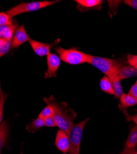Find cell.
Here are the masks:
<instances>
[{
    "label": "cell",
    "mask_w": 137,
    "mask_h": 154,
    "mask_svg": "<svg viewBox=\"0 0 137 154\" xmlns=\"http://www.w3.org/2000/svg\"><path fill=\"white\" fill-rule=\"evenodd\" d=\"M44 100L47 105H50L53 108V117L56 126L59 127V130L68 134L73 125V120L76 118L77 113L76 112L69 108L66 102L58 101L52 96L48 98H44Z\"/></svg>",
    "instance_id": "1"
},
{
    "label": "cell",
    "mask_w": 137,
    "mask_h": 154,
    "mask_svg": "<svg viewBox=\"0 0 137 154\" xmlns=\"http://www.w3.org/2000/svg\"><path fill=\"white\" fill-rule=\"evenodd\" d=\"M89 63L100 70L105 76L110 77L120 68L126 66L127 62L123 59H110L90 55Z\"/></svg>",
    "instance_id": "2"
},
{
    "label": "cell",
    "mask_w": 137,
    "mask_h": 154,
    "mask_svg": "<svg viewBox=\"0 0 137 154\" xmlns=\"http://www.w3.org/2000/svg\"><path fill=\"white\" fill-rule=\"evenodd\" d=\"M56 51L61 60L70 65H79L89 62L90 55L84 53L75 48L65 49L58 47L56 48Z\"/></svg>",
    "instance_id": "3"
},
{
    "label": "cell",
    "mask_w": 137,
    "mask_h": 154,
    "mask_svg": "<svg viewBox=\"0 0 137 154\" xmlns=\"http://www.w3.org/2000/svg\"><path fill=\"white\" fill-rule=\"evenodd\" d=\"M59 1H43V2H35L30 3H21L12 8L7 10L5 12L11 17H14L17 15L26 13L29 12L38 11L42 8L53 5Z\"/></svg>",
    "instance_id": "4"
},
{
    "label": "cell",
    "mask_w": 137,
    "mask_h": 154,
    "mask_svg": "<svg viewBox=\"0 0 137 154\" xmlns=\"http://www.w3.org/2000/svg\"><path fill=\"white\" fill-rule=\"evenodd\" d=\"M89 119H86L80 123L73 124L69 133V154H80V148L84 127Z\"/></svg>",
    "instance_id": "5"
},
{
    "label": "cell",
    "mask_w": 137,
    "mask_h": 154,
    "mask_svg": "<svg viewBox=\"0 0 137 154\" xmlns=\"http://www.w3.org/2000/svg\"><path fill=\"white\" fill-rule=\"evenodd\" d=\"M61 59L59 56L54 53H49L47 56L48 69L45 73V78L49 79L51 77H56L57 71L60 66Z\"/></svg>",
    "instance_id": "6"
},
{
    "label": "cell",
    "mask_w": 137,
    "mask_h": 154,
    "mask_svg": "<svg viewBox=\"0 0 137 154\" xmlns=\"http://www.w3.org/2000/svg\"><path fill=\"white\" fill-rule=\"evenodd\" d=\"M31 38L27 34L23 25L19 26L15 32L11 40V48L16 49L27 42H30Z\"/></svg>",
    "instance_id": "7"
},
{
    "label": "cell",
    "mask_w": 137,
    "mask_h": 154,
    "mask_svg": "<svg viewBox=\"0 0 137 154\" xmlns=\"http://www.w3.org/2000/svg\"><path fill=\"white\" fill-rule=\"evenodd\" d=\"M55 144L58 150L64 153H67L69 150L70 146L67 134L61 130H58L56 134Z\"/></svg>",
    "instance_id": "8"
},
{
    "label": "cell",
    "mask_w": 137,
    "mask_h": 154,
    "mask_svg": "<svg viewBox=\"0 0 137 154\" xmlns=\"http://www.w3.org/2000/svg\"><path fill=\"white\" fill-rule=\"evenodd\" d=\"M29 43L34 52L40 57L48 56V54L50 53L51 48L53 46L51 44H47L33 40H31Z\"/></svg>",
    "instance_id": "9"
},
{
    "label": "cell",
    "mask_w": 137,
    "mask_h": 154,
    "mask_svg": "<svg viewBox=\"0 0 137 154\" xmlns=\"http://www.w3.org/2000/svg\"><path fill=\"white\" fill-rule=\"evenodd\" d=\"M74 2L77 4V9L82 12L100 8L104 3L102 0H76Z\"/></svg>",
    "instance_id": "10"
},
{
    "label": "cell",
    "mask_w": 137,
    "mask_h": 154,
    "mask_svg": "<svg viewBox=\"0 0 137 154\" xmlns=\"http://www.w3.org/2000/svg\"><path fill=\"white\" fill-rule=\"evenodd\" d=\"M17 29V25L14 23L0 27V38L5 40L11 41Z\"/></svg>",
    "instance_id": "11"
},
{
    "label": "cell",
    "mask_w": 137,
    "mask_h": 154,
    "mask_svg": "<svg viewBox=\"0 0 137 154\" xmlns=\"http://www.w3.org/2000/svg\"><path fill=\"white\" fill-rule=\"evenodd\" d=\"M116 74L120 80H125L137 75V70L132 66H123L120 68Z\"/></svg>",
    "instance_id": "12"
},
{
    "label": "cell",
    "mask_w": 137,
    "mask_h": 154,
    "mask_svg": "<svg viewBox=\"0 0 137 154\" xmlns=\"http://www.w3.org/2000/svg\"><path fill=\"white\" fill-rule=\"evenodd\" d=\"M111 79L112 83H113L114 91V95L116 99L120 98L121 96L123 94V89L122 87V85L120 83V80L117 76L116 72L112 75L111 76L109 77Z\"/></svg>",
    "instance_id": "13"
},
{
    "label": "cell",
    "mask_w": 137,
    "mask_h": 154,
    "mask_svg": "<svg viewBox=\"0 0 137 154\" xmlns=\"http://www.w3.org/2000/svg\"><path fill=\"white\" fill-rule=\"evenodd\" d=\"M137 145V126L134 125L131 128L126 143V148L133 149L136 148Z\"/></svg>",
    "instance_id": "14"
},
{
    "label": "cell",
    "mask_w": 137,
    "mask_h": 154,
    "mask_svg": "<svg viewBox=\"0 0 137 154\" xmlns=\"http://www.w3.org/2000/svg\"><path fill=\"white\" fill-rule=\"evenodd\" d=\"M120 104L123 109H125L137 104V99L129 94L123 93L120 97Z\"/></svg>",
    "instance_id": "15"
},
{
    "label": "cell",
    "mask_w": 137,
    "mask_h": 154,
    "mask_svg": "<svg viewBox=\"0 0 137 154\" xmlns=\"http://www.w3.org/2000/svg\"><path fill=\"white\" fill-rule=\"evenodd\" d=\"M9 132L8 125L7 122H3L0 125V153L5 146L6 142L8 139Z\"/></svg>",
    "instance_id": "16"
},
{
    "label": "cell",
    "mask_w": 137,
    "mask_h": 154,
    "mask_svg": "<svg viewBox=\"0 0 137 154\" xmlns=\"http://www.w3.org/2000/svg\"><path fill=\"white\" fill-rule=\"evenodd\" d=\"M100 88L103 91L111 95H114L113 83L108 76H104L101 79Z\"/></svg>",
    "instance_id": "17"
},
{
    "label": "cell",
    "mask_w": 137,
    "mask_h": 154,
    "mask_svg": "<svg viewBox=\"0 0 137 154\" xmlns=\"http://www.w3.org/2000/svg\"><path fill=\"white\" fill-rule=\"evenodd\" d=\"M45 126L44 119L38 117L37 119L33 120L30 123L28 124L26 126V129L27 131L33 133L40 130V128Z\"/></svg>",
    "instance_id": "18"
},
{
    "label": "cell",
    "mask_w": 137,
    "mask_h": 154,
    "mask_svg": "<svg viewBox=\"0 0 137 154\" xmlns=\"http://www.w3.org/2000/svg\"><path fill=\"white\" fill-rule=\"evenodd\" d=\"M54 113V110L51 106L47 105L40 113L39 117H40L43 119H45L46 118L52 117Z\"/></svg>",
    "instance_id": "19"
},
{
    "label": "cell",
    "mask_w": 137,
    "mask_h": 154,
    "mask_svg": "<svg viewBox=\"0 0 137 154\" xmlns=\"http://www.w3.org/2000/svg\"><path fill=\"white\" fill-rule=\"evenodd\" d=\"M7 97V94L3 93V92H2V93L0 94V125L2 123V121L3 119L4 107Z\"/></svg>",
    "instance_id": "20"
},
{
    "label": "cell",
    "mask_w": 137,
    "mask_h": 154,
    "mask_svg": "<svg viewBox=\"0 0 137 154\" xmlns=\"http://www.w3.org/2000/svg\"><path fill=\"white\" fill-rule=\"evenodd\" d=\"M11 48V41L6 40L5 42L0 45V58L9 52Z\"/></svg>",
    "instance_id": "21"
},
{
    "label": "cell",
    "mask_w": 137,
    "mask_h": 154,
    "mask_svg": "<svg viewBox=\"0 0 137 154\" xmlns=\"http://www.w3.org/2000/svg\"><path fill=\"white\" fill-rule=\"evenodd\" d=\"M13 22L12 21L11 18L5 12H0V27L3 26L5 25L11 24Z\"/></svg>",
    "instance_id": "22"
},
{
    "label": "cell",
    "mask_w": 137,
    "mask_h": 154,
    "mask_svg": "<svg viewBox=\"0 0 137 154\" xmlns=\"http://www.w3.org/2000/svg\"><path fill=\"white\" fill-rule=\"evenodd\" d=\"M127 63L137 70V55L128 54L127 56Z\"/></svg>",
    "instance_id": "23"
},
{
    "label": "cell",
    "mask_w": 137,
    "mask_h": 154,
    "mask_svg": "<svg viewBox=\"0 0 137 154\" xmlns=\"http://www.w3.org/2000/svg\"><path fill=\"white\" fill-rule=\"evenodd\" d=\"M45 126L47 127H55L56 126V124L53 117H49L44 119Z\"/></svg>",
    "instance_id": "24"
},
{
    "label": "cell",
    "mask_w": 137,
    "mask_h": 154,
    "mask_svg": "<svg viewBox=\"0 0 137 154\" xmlns=\"http://www.w3.org/2000/svg\"><path fill=\"white\" fill-rule=\"evenodd\" d=\"M129 94L137 99V83H135L131 87L130 91L129 92Z\"/></svg>",
    "instance_id": "25"
},
{
    "label": "cell",
    "mask_w": 137,
    "mask_h": 154,
    "mask_svg": "<svg viewBox=\"0 0 137 154\" xmlns=\"http://www.w3.org/2000/svg\"><path fill=\"white\" fill-rule=\"evenodd\" d=\"M123 2L137 11V0H125Z\"/></svg>",
    "instance_id": "26"
},
{
    "label": "cell",
    "mask_w": 137,
    "mask_h": 154,
    "mask_svg": "<svg viewBox=\"0 0 137 154\" xmlns=\"http://www.w3.org/2000/svg\"><path fill=\"white\" fill-rule=\"evenodd\" d=\"M126 119L127 122H133L137 126V114L135 115H126Z\"/></svg>",
    "instance_id": "27"
},
{
    "label": "cell",
    "mask_w": 137,
    "mask_h": 154,
    "mask_svg": "<svg viewBox=\"0 0 137 154\" xmlns=\"http://www.w3.org/2000/svg\"><path fill=\"white\" fill-rule=\"evenodd\" d=\"M135 151H136V148L127 149L125 147L123 150L120 154H133Z\"/></svg>",
    "instance_id": "28"
},
{
    "label": "cell",
    "mask_w": 137,
    "mask_h": 154,
    "mask_svg": "<svg viewBox=\"0 0 137 154\" xmlns=\"http://www.w3.org/2000/svg\"><path fill=\"white\" fill-rule=\"evenodd\" d=\"M6 40L2 39V38H0V45H2V44H3L5 42Z\"/></svg>",
    "instance_id": "29"
},
{
    "label": "cell",
    "mask_w": 137,
    "mask_h": 154,
    "mask_svg": "<svg viewBox=\"0 0 137 154\" xmlns=\"http://www.w3.org/2000/svg\"><path fill=\"white\" fill-rule=\"evenodd\" d=\"M2 89H1V85H0V94H1L2 93Z\"/></svg>",
    "instance_id": "30"
},
{
    "label": "cell",
    "mask_w": 137,
    "mask_h": 154,
    "mask_svg": "<svg viewBox=\"0 0 137 154\" xmlns=\"http://www.w3.org/2000/svg\"><path fill=\"white\" fill-rule=\"evenodd\" d=\"M133 154H137V151H135V153H134Z\"/></svg>",
    "instance_id": "31"
},
{
    "label": "cell",
    "mask_w": 137,
    "mask_h": 154,
    "mask_svg": "<svg viewBox=\"0 0 137 154\" xmlns=\"http://www.w3.org/2000/svg\"><path fill=\"white\" fill-rule=\"evenodd\" d=\"M20 154H23V153H22H22H20Z\"/></svg>",
    "instance_id": "32"
},
{
    "label": "cell",
    "mask_w": 137,
    "mask_h": 154,
    "mask_svg": "<svg viewBox=\"0 0 137 154\" xmlns=\"http://www.w3.org/2000/svg\"><path fill=\"white\" fill-rule=\"evenodd\" d=\"M136 83H137V80H136Z\"/></svg>",
    "instance_id": "33"
}]
</instances>
